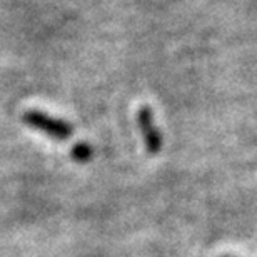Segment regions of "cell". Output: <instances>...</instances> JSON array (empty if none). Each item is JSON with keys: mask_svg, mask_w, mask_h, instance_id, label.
Wrapping results in <instances>:
<instances>
[{"mask_svg": "<svg viewBox=\"0 0 257 257\" xmlns=\"http://www.w3.org/2000/svg\"><path fill=\"white\" fill-rule=\"evenodd\" d=\"M24 120L29 125L39 128V131L49 134V136L59 139V141H64V139H67L72 134V127L67 125L65 122H60L57 119H52V117L39 114V112H29V114H25Z\"/></svg>", "mask_w": 257, "mask_h": 257, "instance_id": "1", "label": "cell"}, {"mask_svg": "<svg viewBox=\"0 0 257 257\" xmlns=\"http://www.w3.org/2000/svg\"><path fill=\"white\" fill-rule=\"evenodd\" d=\"M139 124H141V131H142L144 141H146L147 151L151 154H157L159 151H161L162 141H161V136H159L157 128L154 127L151 109L142 107L141 112H139Z\"/></svg>", "mask_w": 257, "mask_h": 257, "instance_id": "2", "label": "cell"}, {"mask_svg": "<svg viewBox=\"0 0 257 257\" xmlns=\"http://www.w3.org/2000/svg\"><path fill=\"white\" fill-rule=\"evenodd\" d=\"M92 156V151H90V147L89 146H85V144H80V146H77L74 149V159L75 161H89Z\"/></svg>", "mask_w": 257, "mask_h": 257, "instance_id": "3", "label": "cell"}]
</instances>
